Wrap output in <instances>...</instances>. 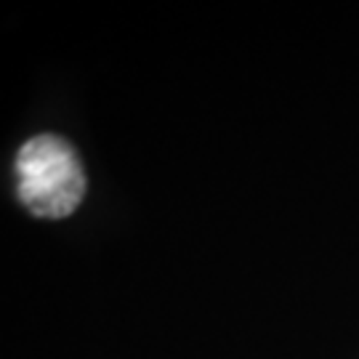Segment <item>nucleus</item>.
<instances>
[{
  "mask_svg": "<svg viewBox=\"0 0 359 359\" xmlns=\"http://www.w3.org/2000/svg\"><path fill=\"white\" fill-rule=\"evenodd\" d=\"M16 194L38 218L75 213L86 194V173L75 147L56 133L32 136L16 154Z\"/></svg>",
  "mask_w": 359,
  "mask_h": 359,
  "instance_id": "nucleus-1",
  "label": "nucleus"
}]
</instances>
